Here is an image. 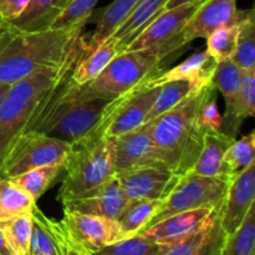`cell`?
I'll return each mask as SVG.
<instances>
[{"label": "cell", "instance_id": "9c48e42d", "mask_svg": "<svg viewBox=\"0 0 255 255\" xmlns=\"http://www.w3.org/2000/svg\"><path fill=\"white\" fill-rule=\"evenodd\" d=\"M111 144L116 173L139 167L171 169L163 152L154 143L147 124L127 133L111 137Z\"/></svg>", "mask_w": 255, "mask_h": 255}, {"label": "cell", "instance_id": "cb8c5ba5", "mask_svg": "<svg viewBox=\"0 0 255 255\" xmlns=\"http://www.w3.org/2000/svg\"><path fill=\"white\" fill-rule=\"evenodd\" d=\"M161 204L162 201H148V199L128 201L126 208L117 218L125 238H131L138 234L148 224Z\"/></svg>", "mask_w": 255, "mask_h": 255}, {"label": "cell", "instance_id": "f6af8a7d", "mask_svg": "<svg viewBox=\"0 0 255 255\" xmlns=\"http://www.w3.org/2000/svg\"><path fill=\"white\" fill-rule=\"evenodd\" d=\"M10 86H2V85H0V104H1L2 99H4L5 94L7 92V90H9Z\"/></svg>", "mask_w": 255, "mask_h": 255}, {"label": "cell", "instance_id": "ac0fdd59", "mask_svg": "<svg viewBox=\"0 0 255 255\" xmlns=\"http://www.w3.org/2000/svg\"><path fill=\"white\" fill-rule=\"evenodd\" d=\"M117 54H120L119 41L112 35L92 49L86 44V49L74 67L72 80L79 86L92 81L106 69Z\"/></svg>", "mask_w": 255, "mask_h": 255}, {"label": "cell", "instance_id": "7c38bea8", "mask_svg": "<svg viewBox=\"0 0 255 255\" xmlns=\"http://www.w3.org/2000/svg\"><path fill=\"white\" fill-rule=\"evenodd\" d=\"M238 0H204L184 25L181 41L184 46L199 37H208L217 29L236 24L243 16Z\"/></svg>", "mask_w": 255, "mask_h": 255}, {"label": "cell", "instance_id": "277c9868", "mask_svg": "<svg viewBox=\"0 0 255 255\" xmlns=\"http://www.w3.org/2000/svg\"><path fill=\"white\" fill-rule=\"evenodd\" d=\"M169 55L159 49L125 50L115 56L92 81L74 87L77 99L115 100L132 91L149 77L161 72V64Z\"/></svg>", "mask_w": 255, "mask_h": 255}, {"label": "cell", "instance_id": "8fae6325", "mask_svg": "<svg viewBox=\"0 0 255 255\" xmlns=\"http://www.w3.org/2000/svg\"><path fill=\"white\" fill-rule=\"evenodd\" d=\"M128 201L148 199L162 201L167 198L181 177L173 171L159 167H139L117 172L115 174Z\"/></svg>", "mask_w": 255, "mask_h": 255}, {"label": "cell", "instance_id": "f546056e", "mask_svg": "<svg viewBox=\"0 0 255 255\" xmlns=\"http://www.w3.org/2000/svg\"><path fill=\"white\" fill-rule=\"evenodd\" d=\"M255 24L254 10H243L239 21V35L233 61L243 71H255Z\"/></svg>", "mask_w": 255, "mask_h": 255}, {"label": "cell", "instance_id": "ffe728a7", "mask_svg": "<svg viewBox=\"0 0 255 255\" xmlns=\"http://www.w3.org/2000/svg\"><path fill=\"white\" fill-rule=\"evenodd\" d=\"M234 141L236 138L227 136L223 132L206 133L203 148H202L198 159L194 163L191 172L199 174V176L221 177V178L228 179L224 173L223 157Z\"/></svg>", "mask_w": 255, "mask_h": 255}, {"label": "cell", "instance_id": "484cf974", "mask_svg": "<svg viewBox=\"0 0 255 255\" xmlns=\"http://www.w3.org/2000/svg\"><path fill=\"white\" fill-rule=\"evenodd\" d=\"M35 206L36 201L10 179L0 178V222L31 213Z\"/></svg>", "mask_w": 255, "mask_h": 255}, {"label": "cell", "instance_id": "3957f363", "mask_svg": "<svg viewBox=\"0 0 255 255\" xmlns=\"http://www.w3.org/2000/svg\"><path fill=\"white\" fill-rule=\"evenodd\" d=\"M65 172L57 193L60 202L76 199L91 193L114 178L111 138L104 136V129L74 142L64 162Z\"/></svg>", "mask_w": 255, "mask_h": 255}, {"label": "cell", "instance_id": "ee69618b", "mask_svg": "<svg viewBox=\"0 0 255 255\" xmlns=\"http://www.w3.org/2000/svg\"><path fill=\"white\" fill-rule=\"evenodd\" d=\"M69 2L70 0H54V7L60 12Z\"/></svg>", "mask_w": 255, "mask_h": 255}, {"label": "cell", "instance_id": "74e56055", "mask_svg": "<svg viewBox=\"0 0 255 255\" xmlns=\"http://www.w3.org/2000/svg\"><path fill=\"white\" fill-rule=\"evenodd\" d=\"M221 208L214 212L208 233L193 255H221L228 237L221 224Z\"/></svg>", "mask_w": 255, "mask_h": 255}, {"label": "cell", "instance_id": "836d02e7", "mask_svg": "<svg viewBox=\"0 0 255 255\" xmlns=\"http://www.w3.org/2000/svg\"><path fill=\"white\" fill-rule=\"evenodd\" d=\"M239 21L228 26L219 27L207 37V52L216 62L233 59L238 42Z\"/></svg>", "mask_w": 255, "mask_h": 255}, {"label": "cell", "instance_id": "ab89813d", "mask_svg": "<svg viewBox=\"0 0 255 255\" xmlns=\"http://www.w3.org/2000/svg\"><path fill=\"white\" fill-rule=\"evenodd\" d=\"M30 0H0V19L11 22L25 9Z\"/></svg>", "mask_w": 255, "mask_h": 255}, {"label": "cell", "instance_id": "60d3db41", "mask_svg": "<svg viewBox=\"0 0 255 255\" xmlns=\"http://www.w3.org/2000/svg\"><path fill=\"white\" fill-rule=\"evenodd\" d=\"M60 224V243H61V251L62 255H91L87 251L82 249L81 247L76 246L75 243H72L69 239V237L65 233L64 228H62L61 222L59 221Z\"/></svg>", "mask_w": 255, "mask_h": 255}, {"label": "cell", "instance_id": "bcb514c9", "mask_svg": "<svg viewBox=\"0 0 255 255\" xmlns=\"http://www.w3.org/2000/svg\"><path fill=\"white\" fill-rule=\"evenodd\" d=\"M4 24H5V22H4V21H2V20H1V19H0V30H1V29H2V26H4Z\"/></svg>", "mask_w": 255, "mask_h": 255}, {"label": "cell", "instance_id": "d4e9b609", "mask_svg": "<svg viewBox=\"0 0 255 255\" xmlns=\"http://www.w3.org/2000/svg\"><path fill=\"white\" fill-rule=\"evenodd\" d=\"M62 168H64V162L37 167V168L30 169L20 176L10 178V181L25 193L29 194L34 201H37L54 183L55 179L60 176Z\"/></svg>", "mask_w": 255, "mask_h": 255}, {"label": "cell", "instance_id": "e0dca14e", "mask_svg": "<svg viewBox=\"0 0 255 255\" xmlns=\"http://www.w3.org/2000/svg\"><path fill=\"white\" fill-rule=\"evenodd\" d=\"M216 65L217 62L213 57L207 52V50H204L193 54L177 66L149 77L144 85L147 87H156L174 80H189L199 86H206L212 82Z\"/></svg>", "mask_w": 255, "mask_h": 255}, {"label": "cell", "instance_id": "5bb4252c", "mask_svg": "<svg viewBox=\"0 0 255 255\" xmlns=\"http://www.w3.org/2000/svg\"><path fill=\"white\" fill-rule=\"evenodd\" d=\"M255 198V163L232 181L221 208V224L227 236L233 234L243 223Z\"/></svg>", "mask_w": 255, "mask_h": 255}, {"label": "cell", "instance_id": "4316f807", "mask_svg": "<svg viewBox=\"0 0 255 255\" xmlns=\"http://www.w3.org/2000/svg\"><path fill=\"white\" fill-rule=\"evenodd\" d=\"M57 14L59 11L54 7V0H30L21 14L7 24L25 31L44 30L50 27Z\"/></svg>", "mask_w": 255, "mask_h": 255}, {"label": "cell", "instance_id": "1f68e13d", "mask_svg": "<svg viewBox=\"0 0 255 255\" xmlns=\"http://www.w3.org/2000/svg\"><path fill=\"white\" fill-rule=\"evenodd\" d=\"M243 72L233 60L217 62L212 76V84L223 95L226 107L231 106L236 100L243 80Z\"/></svg>", "mask_w": 255, "mask_h": 255}, {"label": "cell", "instance_id": "7bdbcfd3", "mask_svg": "<svg viewBox=\"0 0 255 255\" xmlns=\"http://www.w3.org/2000/svg\"><path fill=\"white\" fill-rule=\"evenodd\" d=\"M0 255H12L11 252H10L9 247H7L6 242H5L1 228H0Z\"/></svg>", "mask_w": 255, "mask_h": 255}, {"label": "cell", "instance_id": "f1b7e54d", "mask_svg": "<svg viewBox=\"0 0 255 255\" xmlns=\"http://www.w3.org/2000/svg\"><path fill=\"white\" fill-rule=\"evenodd\" d=\"M255 163V132L236 139L223 157V168L226 177L231 181L238 173Z\"/></svg>", "mask_w": 255, "mask_h": 255}, {"label": "cell", "instance_id": "603a6c76", "mask_svg": "<svg viewBox=\"0 0 255 255\" xmlns=\"http://www.w3.org/2000/svg\"><path fill=\"white\" fill-rule=\"evenodd\" d=\"M138 1L139 0H114L111 4L107 5L99 15L96 29L85 36L87 46L91 49L96 47L100 42L111 36L131 14Z\"/></svg>", "mask_w": 255, "mask_h": 255}, {"label": "cell", "instance_id": "8992f818", "mask_svg": "<svg viewBox=\"0 0 255 255\" xmlns=\"http://www.w3.org/2000/svg\"><path fill=\"white\" fill-rule=\"evenodd\" d=\"M231 183V181L221 177H206L188 172L179 178L144 228L182 212L202 208L216 211L221 208Z\"/></svg>", "mask_w": 255, "mask_h": 255}, {"label": "cell", "instance_id": "d590c367", "mask_svg": "<svg viewBox=\"0 0 255 255\" xmlns=\"http://www.w3.org/2000/svg\"><path fill=\"white\" fill-rule=\"evenodd\" d=\"M161 247L159 244L136 234L131 238L122 239L111 246L105 247L91 255H158Z\"/></svg>", "mask_w": 255, "mask_h": 255}, {"label": "cell", "instance_id": "7402d4cb", "mask_svg": "<svg viewBox=\"0 0 255 255\" xmlns=\"http://www.w3.org/2000/svg\"><path fill=\"white\" fill-rule=\"evenodd\" d=\"M31 255H62L60 243V224L59 222L50 219L37 208L31 211Z\"/></svg>", "mask_w": 255, "mask_h": 255}, {"label": "cell", "instance_id": "6da1fadb", "mask_svg": "<svg viewBox=\"0 0 255 255\" xmlns=\"http://www.w3.org/2000/svg\"><path fill=\"white\" fill-rule=\"evenodd\" d=\"M84 26L25 31L5 22L0 30V85L11 86L41 70H57Z\"/></svg>", "mask_w": 255, "mask_h": 255}, {"label": "cell", "instance_id": "4fadbf2b", "mask_svg": "<svg viewBox=\"0 0 255 255\" xmlns=\"http://www.w3.org/2000/svg\"><path fill=\"white\" fill-rule=\"evenodd\" d=\"M216 211L202 208L173 214L142 229L138 236L144 237L159 246H168L192 236L211 223Z\"/></svg>", "mask_w": 255, "mask_h": 255}, {"label": "cell", "instance_id": "d6986e66", "mask_svg": "<svg viewBox=\"0 0 255 255\" xmlns=\"http://www.w3.org/2000/svg\"><path fill=\"white\" fill-rule=\"evenodd\" d=\"M255 111V71H244L241 89L231 106L226 107L222 116L221 132L236 138L242 124L248 117H253Z\"/></svg>", "mask_w": 255, "mask_h": 255}, {"label": "cell", "instance_id": "8d00e7d4", "mask_svg": "<svg viewBox=\"0 0 255 255\" xmlns=\"http://www.w3.org/2000/svg\"><path fill=\"white\" fill-rule=\"evenodd\" d=\"M216 91V86L213 84L209 85L206 96L202 100V104L198 110V122L206 133L221 132L222 115L218 109Z\"/></svg>", "mask_w": 255, "mask_h": 255}, {"label": "cell", "instance_id": "52a82bcc", "mask_svg": "<svg viewBox=\"0 0 255 255\" xmlns=\"http://www.w3.org/2000/svg\"><path fill=\"white\" fill-rule=\"evenodd\" d=\"M72 143L35 131L20 134L10 147L1 167L0 178H14L30 169L62 163Z\"/></svg>", "mask_w": 255, "mask_h": 255}, {"label": "cell", "instance_id": "2e32d148", "mask_svg": "<svg viewBox=\"0 0 255 255\" xmlns=\"http://www.w3.org/2000/svg\"><path fill=\"white\" fill-rule=\"evenodd\" d=\"M144 82L128 97L124 106L110 121L104 131L105 137L111 138L120 136L146 124V117L158 96L161 86L147 87Z\"/></svg>", "mask_w": 255, "mask_h": 255}, {"label": "cell", "instance_id": "4dcf8cb0", "mask_svg": "<svg viewBox=\"0 0 255 255\" xmlns=\"http://www.w3.org/2000/svg\"><path fill=\"white\" fill-rule=\"evenodd\" d=\"M0 228L12 255H31V213L0 222Z\"/></svg>", "mask_w": 255, "mask_h": 255}, {"label": "cell", "instance_id": "30bf717a", "mask_svg": "<svg viewBox=\"0 0 255 255\" xmlns=\"http://www.w3.org/2000/svg\"><path fill=\"white\" fill-rule=\"evenodd\" d=\"M60 222L70 241L91 254L126 239L116 219L64 211Z\"/></svg>", "mask_w": 255, "mask_h": 255}, {"label": "cell", "instance_id": "44dd1931", "mask_svg": "<svg viewBox=\"0 0 255 255\" xmlns=\"http://www.w3.org/2000/svg\"><path fill=\"white\" fill-rule=\"evenodd\" d=\"M168 0H139L127 19L117 27L112 36L119 41L120 52L125 51L134 37L164 10Z\"/></svg>", "mask_w": 255, "mask_h": 255}, {"label": "cell", "instance_id": "7a4b0ae2", "mask_svg": "<svg viewBox=\"0 0 255 255\" xmlns=\"http://www.w3.org/2000/svg\"><path fill=\"white\" fill-rule=\"evenodd\" d=\"M211 84L194 90L173 109L147 122L154 143L179 177L192 171L203 148L206 132L198 122V110Z\"/></svg>", "mask_w": 255, "mask_h": 255}, {"label": "cell", "instance_id": "b9f144b4", "mask_svg": "<svg viewBox=\"0 0 255 255\" xmlns=\"http://www.w3.org/2000/svg\"><path fill=\"white\" fill-rule=\"evenodd\" d=\"M194 1H199V0H168L166 6H164V9H172V7L179 6V5L189 4V2H194Z\"/></svg>", "mask_w": 255, "mask_h": 255}, {"label": "cell", "instance_id": "e575fe53", "mask_svg": "<svg viewBox=\"0 0 255 255\" xmlns=\"http://www.w3.org/2000/svg\"><path fill=\"white\" fill-rule=\"evenodd\" d=\"M99 0H70L69 4L57 14L50 24L51 29H67L84 26L92 15Z\"/></svg>", "mask_w": 255, "mask_h": 255}, {"label": "cell", "instance_id": "9a60e30c", "mask_svg": "<svg viewBox=\"0 0 255 255\" xmlns=\"http://www.w3.org/2000/svg\"><path fill=\"white\" fill-rule=\"evenodd\" d=\"M128 203V198L122 191L116 177L95 189L91 193L76 199L62 202L64 211L76 212L90 216L106 217L116 219L121 216L124 209Z\"/></svg>", "mask_w": 255, "mask_h": 255}, {"label": "cell", "instance_id": "5b68a950", "mask_svg": "<svg viewBox=\"0 0 255 255\" xmlns=\"http://www.w3.org/2000/svg\"><path fill=\"white\" fill-rule=\"evenodd\" d=\"M59 71L60 69L35 72L11 85L5 94L0 104V176L10 147L25 131L37 102L55 81Z\"/></svg>", "mask_w": 255, "mask_h": 255}, {"label": "cell", "instance_id": "83f0119b", "mask_svg": "<svg viewBox=\"0 0 255 255\" xmlns=\"http://www.w3.org/2000/svg\"><path fill=\"white\" fill-rule=\"evenodd\" d=\"M201 87L203 86H199L196 82L189 81V80H174V81H169L161 85L158 96H157L156 101L153 102L146 117V124L158 117L159 115L173 109L179 102L183 101L189 94H192L194 90L201 89Z\"/></svg>", "mask_w": 255, "mask_h": 255}, {"label": "cell", "instance_id": "d6a6232c", "mask_svg": "<svg viewBox=\"0 0 255 255\" xmlns=\"http://www.w3.org/2000/svg\"><path fill=\"white\" fill-rule=\"evenodd\" d=\"M221 255H255V206L249 209L241 227L227 237Z\"/></svg>", "mask_w": 255, "mask_h": 255}, {"label": "cell", "instance_id": "f35d334b", "mask_svg": "<svg viewBox=\"0 0 255 255\" xmlns=\"http://www.w3.org/2000/svg\"><path fill=\"white\" fill-rule=\"evenodd\" d=\"M211 223L207 224L206 227L199 229L198 232L193 233L192 236L182 239V241L168 244V246H162L158 255H193L194 252H196L197 249H198V247L202 244L203 239L206 238Z\"/></svg>", "mask_w": 255, "mask_h": 255}, {"label": "cell", "instance_id": "ba28073f", "mask_svg": "<svg viewBox=\"0 0 255 255\" xmlns=\"http://www.w3.org/2000/svg\"><path fill=\"white\" fill-rule=\"evenodd\" d=\"M204 0L164 9L157 15L127 46L126 50L159 49L171 56L178 49H183L181 34L184 25Z\"/></svg>", "mask_w": 255, "mask_h": 255}]
</instances>
